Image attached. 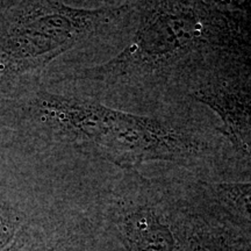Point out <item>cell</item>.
Listing matches in <instances>:
<instances>
[{"instance_id": "6da1fadb", "label": "cell", "mask_w": 251, "mask_h": 251, "mask_svg": "<svg viewBox=\"0 0 251 251\" xmlns=\"http://www.w3.org/2000/svg\"><path fill=\"white\" fill-rule=\"evenodd\" d=\"M0 135L19 149L67 147L125 172L136 171L147 162L190 164L207 153L206 142L183 126L41 86L17 98L0 99Z\"/></svg>"}, {"instance_id": "7a4b0ae2", "label": "cell", "mask_w": 251, "mask_h": 251, "mask_svg": "<svg viewBox=\"0 0 251 251\" xmlns=\"http://www.w3.org/2000/svg\"><path fill=\"white\" fill-rule=\"evenodd\" d=\"M136 4L77 8L61 1H5L0 9V99L40 87L47 68L65 52L129 18Z\"/></svg>"}, {"instance_id": "3957f363", "label": "cell", "mask_w": 251, "mask_h": 251, "mask_svg": "<svg viewBox=\"0 0 251 251\" xmlns=\"http://www.w3.org/2000/svg\"><path fill=\"white\" fill-rule=\"evenodd\" d=\"M213 7L196 1H148L136 5L130 43L111 61L59 80L117 84L168 75L198 51L212 34Z\"/></svg>"}, {"instance_id": "277c9868", "label": "cell", "mask_w": 251, "mask_h": 251, "mask_svg": "<svg viewBox=\"0 0 251 251\" xmlns=\"http://www.w3.org/2000/svg\"><path fill=\"white\" fill-rule=\"evenodd\" d=\"M1 251H72V248L56 225L36 211Z\"/></svg>"}, {"instance_id": "5b68a950", "label": "cell", "mask_w": 251, "mask_h": 251, "mask_svg": "<svg viewBox=\"0 0 251 251\" xmlns=\"http://www.w3.org/2000/svg\"><path fill=\"white\" fill-rule=\"evenodd\" d=\"M36 212L27 194L12 186H0V251Z\"/></svg>"}, {"instance_id": "8992f818", "label": "cell", "mask_w": 251, "mask_h": 251, "mask_svg": "<svg viewBox=\"0 0 251 251\" xmlns=\"http://www.w3.org/2000/svg\"><path fill=\"white\" fill-rule=\"evenodd\" d=\"M4 5H5V1H0V9L4 7Z\"/></svg>"}]
</instances>
